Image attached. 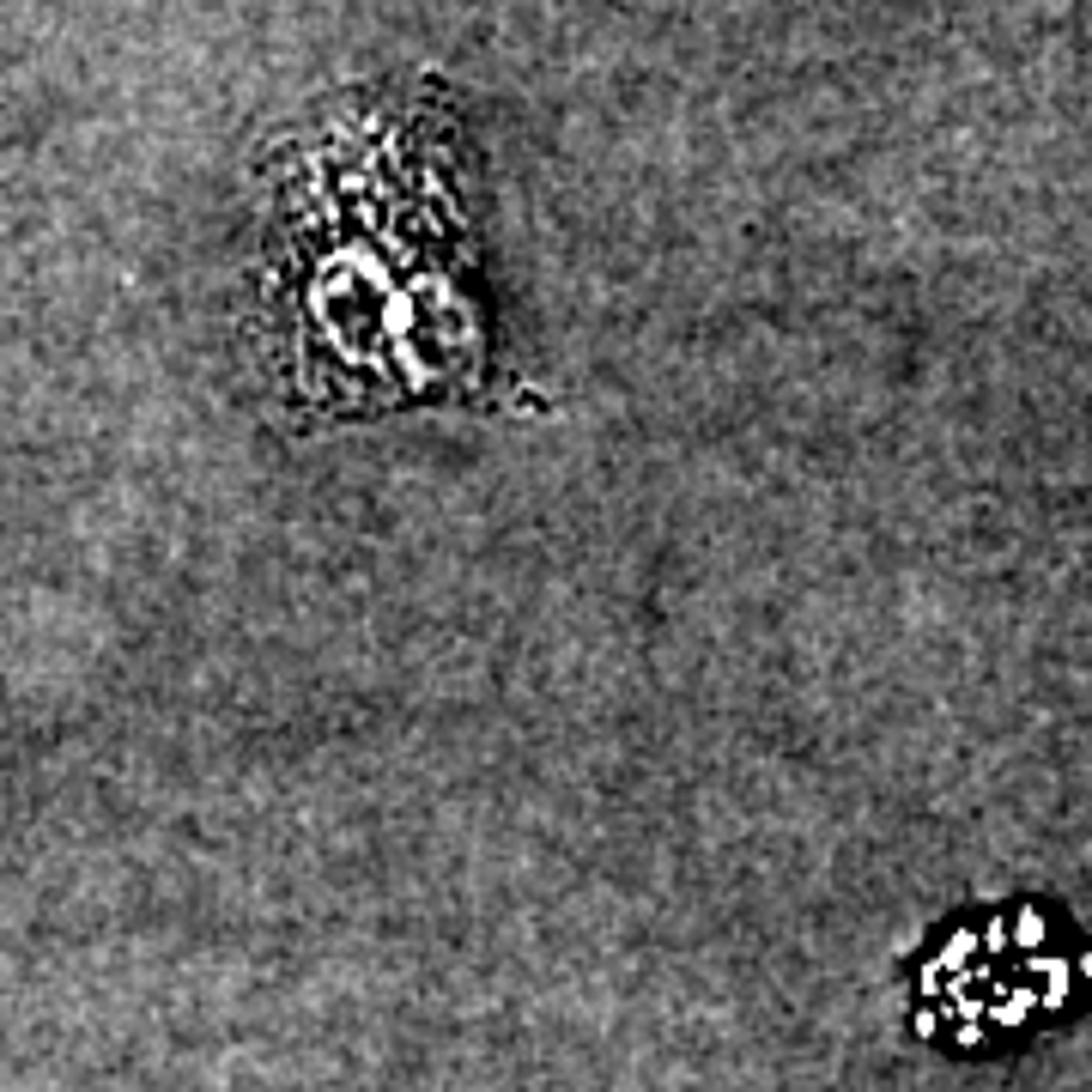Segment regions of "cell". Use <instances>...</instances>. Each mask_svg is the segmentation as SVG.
Returning a JSON list of instances; mask_svg holds the SVG:
<instances>
[{
  "label": "cell",
  "mask_w": 1092,
  "mask_h": 1092,
  "mask_svg": "<svg viewBox=\"0 0 1092 1092\" xmlns=\"http://www.w3.org/2000/svg\"><path fill=\"white\" fill-rule=\"evenodd\" d=\"M462 146L456 109L419 92L358 97L292 146L255 279V365L279 419L310 431L492 400Z\"/></svg>",
  "instance_id": "cell-1"
}]
</instances>
